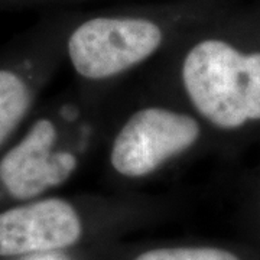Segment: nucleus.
<instances>
[{
	"mask_svg": "<svg viewBox=\"0 0 260 260\" xmlns=\"http://www.w3.org/2000/svg\"><path fill=\"white\" fill-rule=\"evenodd\" d=\"M182 83L198 113L220 129L260 120V52L244 55L218 39H205L186 54Z\"/></svg>",
	"mask_w": 260,
	"mask_h": 260,
	"instance_id": "nucleus-1",
	"label": "nucleus"
},
{
	"mask_svg": "<svg viewBox=\"0 0 260 260\" xmlns=\"http://www.w3.org/2000/svg\"><path fill=\"white\" fill-rule=\"evenodd\" d=\"M164 34L152 20L139 18H94L68 39V56L87 80H106L136 67L162 45Z\"/></svg>",
	"mask_w": 260,
	"mask_h": 260,
	"instance_id": "nucleus-2",
	"label": "nucleus"
},
{
	"mask_svg": "<svg viewBox=\"0 0 260 260\" xmlns=\"http://www.w3.org/2000/svg\"><path fill=\"white\" fill-rule=\"evenodd\" d=\"M200 135L194 117L164 107H146L133 113L117 133L110 164L121 177L143 178L192 148Z\"/></svg>",
	"mask_w": 260,
	"mask_h": 260,
	"instance_id": "nucleus-3",
	"label": "nucleus"
},
{
	"mask_svg": "<svg viewBox=\"0 0 260 260\" xmlns=\"http://www.w3.org/2000/svg\"><path fill=\"white\" fill-rule=\"evenodd\" d=\"M55 124L38 120L26 136L0 160V182L16 200H30L64 184L78 160L73 153L55 152Z\"/></svg>",
	"mask_w": 260,
	"mask_h": 260,
	"instance_id": "nucleus-4",
	"label": "nucleus"
},
{
	"mask_svg": "<svg viewBox=\"0 0 260 260\" xmlns=\"http://www.w3.org/2000/svg\"><path fill=\"white\" fill-rule=\"evenodd\" d=\"M81 234L80 215L68 201L39 200L0 213V256L67 249Z\"/></svg>",
	"mask_w": 260,
	"mask_h": 260,
	"instance_id": "nucleus-5",
	"label": "nucleus"
},
{
	"mask_svg": "<svg viewBox=\"0 0 260 260\" xmlns=\"http://www.w3.org/2000/svg\"><path fill=\"white\" fill-rule=\"evenodd\" d=\"M29 106L28 85L15 73L0 70V146L18 127Z\"/></svg>",
	"mask_w": 260,
	"mask_h": 260,
	"instance_id": "nucleus-6",
	"label": "nucleus"
},
{
	"mask_svg": "<svg viewBox=\"0 0 260 260\" xmlns=\"http://www.w3.org/2000/svg\"><path fill=\"white\" fill-rule=\"evenodd\" d=\"M135 260H240L232 251L215 247H169L153 249Z\"/></svg>",
	"mask_w": 260,
	"mask_h": 260,
	"instance_id": "nucleus-7",
	"label": "nucleus"
}]
</instances>
